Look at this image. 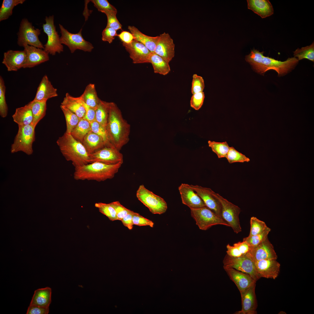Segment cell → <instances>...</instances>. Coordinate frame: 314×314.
Here are the masks:
<instances>
[{
  "label": "cell",
  "instance_id": "7dc6e473",
  "mask_svg": "<svg viewBox=\"0 0 314 314\" xmlns=\"http://www.w3.org/2000/svg\"><path fill=\"white\" fill-rule=\"evenodd\" d=\"M107 17V27H109L117 31L122 29V25L116 17L117 12L107 11L104 13Z\"/></svg>",
  "mask_w": 314,
  "mask_h": 314
},
{
  "label": "cell",
  "instance_id": "9a60e30c",
  "mask_svg": "<svg viewBox=\"0 0 314 314\" xmlns=\"http://www.w3.org/2000/svg\"><path fill=\"white\" fill-rule=\"evenodd\" d=\"M122 44L133 63H149L151 52L144 45L135 40L130 44L122 43Z\"/></svg>",
  "mask_w": 314,
  "mask_h": 314
},
{
  "label": "cell",
  "instance_id": "2e32d148",
  "mask_svg": "<svg viewBox=\"0 0 314 314\" xmlns=\"http://www.w3.org/2000/svg\"><path fill=\"white\" fill-rule=\"evenodd\" d=\"M26 58V53L24 50H10L4 53L2 63L6 66L8 71H16L23 68Z\"/></svg>",
  "mask_w": 314,
  "mask_h": 314
},
{
  "label": "cell",
  "instance_id": "e575fe53",
  "mask_svg": "<svg viewBox=\"0 0 314 314\" xmlns=\"http://www.w3.org/2000/svg\"><path fill=\"white\" fill-rule=\"evenodd\" d=\"M25 0H3L0 9V21L8 19L12 14L14 7L22 4Z\"/></svg>",
  "mask_w": 314,
  "mask_h": 314
},
{
  "label": "cell",
  "instance_id": "d6986e66",
  "mask_svg": "<svg viewBox=\"0 0 314 314\" xmlns=\"http://www.w3.org/2000/svg\"><path fill=\"white\" fill-rule=\"evenodd\" d=\"M254 262L257 272L260 278L274 279L278 276L281 265L276 260L263 259Z\"/></svg>",
  "mask_w": 314,
  "mask_h": 314
},
{
  "label": "cell",
  "instance_id": "74e56055",
  "mask_svg": "<svg viewBox=\"0 0 314 314\" xmlns=\"http://www.w3.org/2000/svg\"><path fill=\"white\" fill-rule=\"evenodd\" d=\"M294 57L300 60L303 59H307L314 62V42L309 46L298 48L293 52Z\"/></svg>",
  "mask_w": 314,
  "mask_h": 314
},
{
  "label": "cell",
  "instance_id": "9f6ffc18",
  "mask_svg": "<svg viewBox=\"0 0 314 314\" xmlns=\"http://www.w3.org/2000/svg\"><path fill=\"white\" fill-rule=\"evenodd\" d=\"M233 245L238 248L243 256L249 253L252 248L246 242L244 241L235 243Z\"/></svg>",
  "mask_w": 314,
  "mask_h": 314
},
{
  "label": "cell",
  "instance_id": "7c38bea8",
  "mask_svg": "<svg viewBox=\"0 0 314 314\" xmlns=\"http://www.w3.org/2000/svg\"><path fill=\"white\" fill-rule=\"evenodd\" d=\"M223 262V267L233 268L247 274L256 281L260 278L257 272L254 262L247 254L235 258L226 254Z\"/></svg>",
  "mask_w": 314,
  "mask_h": 314
},
{
  "label": "cell",
  "instance_id": "681fc988",
  "mask_svg": "<svg viewBox=\"0 0 314 314\" xmlns=\"http://www.w3.org/2000/svg\"><path fill=\"white\" fill-rule=\"evenodd\" d=\"M110 204L115 210L117 220H121L127 215L133 212L124 207L119 201L113 202Z\"/></svg>",
  "mask_w": 314,
  "mask_h": 314
},
{
  "label": "cell",
  "instance_id": "8fae6325",
  "mask_svg": "<svg viewBox=\"0 0 314 314\" xmlns=\"http://www.w3.org/2000/svg\"><path fill=\"white\" fill-rule=\"evenodd\" d=\"M45 23L42 25L44 32L47 35V40L44 45V50L49 54L55 55L63 51V47L60 41V37L56 31L54 23V16L46 17Z\"/></svg>",
  "mask_w": 314,
  "mask_h": 314
},
{
  "label": "cell",
  "instance_id": "ac0fdd59",
  "mask_svg": "<svg viewBox=\"0 0 314 314\" xmlns=\"http://www.w3.org/2000/svg\"><path fill=\"white\" fill-rule=\"evenodd\" d=\"M247 254L254 262L263 259L276 260L277 258L274 247L268 238L252 247Z\"/></svg>",
  "mask_w": 314,
  "mask_h": 314
},
{
  "label": "cell",
  "instance_id": "91938a15",
  "mask_svg": "<svg viewBox=\"0 0 314 314\" xmlns=\"http://www.w3.org/2000/svg\"><path fill=\"white\" fill-rule=\"evenodd\" d=\"M135 213L133 212L132 213L128 214L121 220L124 225L129 230H131L133 228V224L132 217L133 215Z\"/></svg>",
  "mask_w": 314,
  "mask_h": 314
},
{
  "label": "cell",
  "instance_id": "bcb514c9",
  "mask_svg": "<svg viewBox=\"0 0 314 314\" xmlns=\"http://www.w3.org/2000/svg\"><path fill=\"white\" fill-rule=\"evenodd\" d=\"M91 1L99 11L103 13L107 11L117 12L116 8L107 0H92Z\"/></svg>",
  "mask_w": 314,
  "mask_h": 314
},
{
  "label": "cell",
  "instance_id": "11a10c76",
  "mask_svg": "<svg viewBox=\"0 0 314 314\" xmlns=\"http://www.w3.org/2000/svg\"><path fill=\"white\" fill-rule=\"evenodd\" d=\"M49 307H42L34 305H30L28 307L27 314H47L49 312Z\"/></svg>",
  "mask_w": 314,
  "mask_h": 314
},
{
  "label": "cell",
  "instance_id": "6f0895ef",
  "mask_svg": "<svg viewBox=\"0 0 314 314\" xmlns=\"http://www.w3.org/2000/svg\"><path fill=\"white\" fill-rule=\"evenodd\" d=\"M122 43L127 44L131 43L134 40V37L130 33L126 31H123L117 36Z\"/></svg>",
  "mask_w": 314,
  "mask_h": 314
},
{
  "label": "cell",
  "instance_id": "d590c367",
  "mask_svg": "<svg viewBox=\"0 0 314 314\" xmlns=\"http://www.w3.org/2000/svg\"><path fill=\"white\" fill-rule=\"evenodd\" d=\"M110 102L101 100L96 110L95 120L106 127L108 117Z\"/></svg>",
  "mask_w": 314,
  "mask_h": 314
},
{
  "label": "cell",
  "instance_id": "d4e9b609",
  "mask_svg": "<svg viewBox=\"0 0 314 314\" xmlns=\"http://www.w3.org/2000/svg\"><path fill=\"white\" fill-rule=\"evenodd\" d=\"M248 8L260 16L262 18L274 14L273 6L268 0H247Z\"/></svg>",
  "mask_w": 314,
  "mask_h": 314
},
{
  "label": "cell",
  "instance_id": "277c9868",
  "mask_svg": "<svg viewBox=\"0 0 314 314\" xmlns=\"http://www.w3.org/2000/svg\"><path fill=\"white\" fill-rule=\"evenodd\" d=\"M56 143L66 160L72 162L75 167L89 163V154L84 145L70 133L65 132Z\"/></svg>",
  "mask_w": 314,
  "mask_h": 314
},
{
  "label": "cell",
  "instance_id": "603a6c76",
  "mask_svg": "<svg viewBox=\"0 0 314 314\" xmlns=\"http://www.w3.org/2000/svg\"><path fill=\"white\" fill-rule=\"evenodd\" d=\"M256 283L254 284L241 294L242 308L236 314H255L257 313V301L255 292Z\"/></svg>",
  "mask_w": 314,
  "mask_h": 314
},
{
  "label": "cell",
  "instance_id": "83f0119b",
  "mask_svg": "<svg viewBox=\"0 0 314 314\" xmlns=\"http://www.w3.org/2000/svg\"><path fill=\"white\" fill-rule=\"evenodd\" d=\"M82 143L89 155L105 146L102 137L92 131L84 137Z\"/></svg>",
  "mask_w": 314,
  "mask_h": 314
},
{
  "label": "cell",
  "instance_id": "f6af8a7d",
  "mask_svg": "<svg viewBox=\"0 0 314 314\" xmlns=\"http://www.w3.org/2000/svg\"><path fill=\"white\" fill-rule=\"evenodd\" d=\"M90 123L91 131L102 137L104 141L105 146H113L109 141L106 127L95 120Z\"/></svg>",
  "mask_w": 314,
  "mask_h": 314
},
{
  "label": "cell",
  "instance_id": "d6a6232c",
  "mask_svg": "<svg viewBox=\"0 0 314 314\" xmlns=\"http://www.w3.org/2000/svg\"><path fill=\"white\" fill-rule=\"evenodd\" d=\"M149 61V63L151 64L155 73L165 75L170 71L169 63L154 53L151 52Z\"/></svg>",
  "mask_w": 314,
  "mask_h": 314
},
{
  "label": "cell",
  "instance_id": "e0dca14e",
  "mask_svg": "<svg viewBox=\"0 0 314 314\" xmlns=\"http://www.w3.org/2000/svg\"><path fill=\"white\" fill-rule=\"evenodd\" d=\"M190 185L201 199L206 206L221 217V204L214 195V191L210 188L197 185Z\"/></svg>",
  "mask_w": 314,
  "mask_h": 314
},
{
  "label": "cell",
  "instance_id": "f546056e",
  "mask_svg": "<svg viewBox=\"0 0 314 314\" xmlns=\"http://www.w3.org/2000/svg\"><path fill=\"white\" fill-rule=\"evenodd\" d=\"M12 117L14 121L18 126L31 124L33 120L32 110L28 104L17 108Z\"/></svg>",
  "mask_w": 314,
  "mask_h": 314
},
{
  "label": "cell",
  "instance_id": "f35d334b",
  "mask_svg": "<svg viewBox=\"0 0 314 314\" xmlns=\"http://www.w3.org/2000/svg\"><path fill=\"white\" fill-rule=\"evenodd\" d=\"M208 143L209 146L219 158H226L230 147L226 142H218L209 140Z\"/></svg>",
  "mask_w": 314,
  "mask_h": 314
},
{
  "label": "cell",
  "instance_id": "5b68a950",
  "mask_svg": "<svg viewBox=\"0 0 314 314\" xmlns=\"http://www.w3.org/2000/svg\"><path fill=\"white\" fill-rule=\"evenodd\" d=\"M35 128L31 124L18 126V132L11 146V153L22 151L28 155L32 154V145L35 139Z\"/></svg>",
  "mask_w": 314,
  "mask_h": 314
},
{
  "label": "cell",
  "instance_id": "ee69618b",
  "mask_svg": "<svg viewBox=\"0 0 314 314\" xmlns=\"http://www.w3.org/2000/svg\"><path fill=\"white\" fill-rule=\"evenodd\" d=\"M6 87L3 79L0 76V115L5 117L7 115L8 108L5 97Z\"/></svg>",
  "mask_w": 314,
  "mask_h": 314
},
{
  "label": "cell",
  "instance_id": "4dcf8cb0",
  "mask_svg": "<svg viewBox=\"0 0 314 314\" xmlns=\"http://www.w3.org/2000/svg\"><path fill=\"white\" fill-rule=\"evenodd\" d=\"M80 98L86 104L95 110L99 106L101 100L98 97L94 84L90 83L86 87Z\"/></svg>",
  "mask_w": 314,
  "mask_h": 314
},
{
  "label": "cell",
  "instance_id": "9c48e42d",
  "mask_svg": "<svg viewBox=\"0 0 314 314\" xmlns=\"http://www.w3.org/2000/svg\"><path fill=\"white\" fill-rule=\"evenodd\" d=\"M213 194L221 204L222 218L231 227L235 233H238L241 231L239 217L240 208L218 193L214 191Z\"/></svg>",
  "mask_w": 314,
  "mask_h": 314
},
{
  "label": "cell",
  "instance_id": "4316f807",
  "mask_svg": "<svg viewBox=\"0 0 314 314\" xmlns=\"http://www.w3.org/2000/svg\"><path fill=\"white\" fill-rule=\"evenodd\" d=\"M81 119L83 118L85 114V108L78 97H74L67 93L61 103Z\"/></svg>",
  "mask_w": 314,
  "mask_h": 314
},
{
  "label": "cell",
  "instance_id": "7402d4cb",
  "mask_svg": "<svg viewBox=\"0 0 314 314\" xmlns=\"http://www.w3.org/2000/svg\"><path fill=\"white\" fill-rule=\"evenodd\" d=\"M230 279L234 282L240 294L256 282L249 274L229 267H224Z\"/></svg>",
  "mask_w": 314,
  "mask_h": 314
},
{
  "label": "cell",
  "instance_id": "c3c4849f",
  "mask_svg": "<svg viewBox=\"0 0 314 314\" xmlns=\"http://www.w3.org/2000/svg\"><path fill=\"white\" fill-rule=\"evenodd\" d=\"M204 88V80L203 78L194 74L192 76L191 92L192 94L202 92Z\"/></svg>",
  "mask_w": 314,
  "mask_h": 314
},
{
  "label": "cell",
  "instance_id": "3957f363",
  "mask_svg": "<svg viewBox=\"0 0 314 314\" xmlns=\"http://www.w3.org/2000/svg\"><path fill=\"white\" fill-rule=\"evenodd\" d=\"M108 164L94 162L75 167L73 177L76 180L104 181L113 178L122 164Z\"/></svg>",
  "mask_w": 314,
  "mask_h": 314
},
{
  "label": "cell",
  "instance_id": "680465c9",
  "mask_svg": "<svg viewBox=\"0 0 314 314\" xmlns=\"http://www.w3.org/2000/svg\"><path fill=\"white\" fill-rule=\"evenodd\" d=\"M226 248L227 254L230 257L237 258L243 256L238 248L233 245L231 246L228 244Z\"/></svg>",
  "mask_w": 314,
  "mask_h": 314
},
{
  "label": "cell",
  "instance_id": "ab89813d",
  "mask_svg": "<svg viewBox=\"0 0 314 314\" xmlns=\"http://www.w3.org/2000/svg\"><path fill=\"white\" fill-rule=\"evenodd\" d=\"M95 206L98 208L101 213L105 215L110 220L113 221L117 220L115 210L110 203H97L95 204Z\"/></svg>",
  "mask_w": 314,
  "mask_h": 314
},
{
  "label": "cell",
  "instance_id": "cb8c5ba5",
  "mask_svg": "<svg viewBox=\"0 0 314 314\" xmlns=\"http://www.w3.org/2000/svg\"><path fill=\"white\" fill-rule=\"evenodd\" d=\"M58 95L57 89L53 87L47 76L45 75L39 85L33 100L47 101Z\"/></svg>",
  "mask_w": 314,
  "mask_h": 314
},
{
  "label": "cell",
  "instance_id": "816d5d0a",
  "mask_svg": "<svg viewBox=\"0 0 314 314\" xmlns=\"http://www.w3.org/2000/svg\"><path fill=\"white\" fill-rule=\"evenodd\" d=\"M132 220L133 225L139 226H148L153 227L154 223L151 220L146 218L135 212L133 215Z\"/></svg>",
  "mask_w": 314,
  "mask_h": 314
},
{
  "label": "cell",
  "instance_id": "60d3db41",
  "mask_svg": "<svg viewBox=\"0 0 314 314\" xmlns=\"http://www.w3.org/2000/svg\"><path fill=\"white\" fill-rule=\"evenodd\" d=\"M271 231L269 227L266 229L262 232L258 234L244 238L243 241L246 242L251 247H254L268 238V235Z\"/></svg>",
  "mask_w": 314,
  "mask_h": 314
},
{
  "label": "cell",
  "instance_id": "db71d44e",
  "mask_svg": "<svg viewBox=\"0 0 314 314\" xmlns=\"http://www.w3.org/2000/svg\"><path fill=\"white\" fill-rule=\"evenodd\" d=\"M79 99L84 106L85 111V116L83 118L91 123L95 120L96 110L86 104L78 97Z\"/></svg>",
  "mask_w": 314,
  "mask_h": 314
},
{
  "label": "cell",
  "instance_id": "6da1fadb",
  "mask_svg": "<svg viewBox=\"0 0 314 314\" xmlns=\"http://www.w3.org/2000/svg\"><path fill=\"white\" fill-rule=\"evenodd\" d=\"M264 52L254 49L250 53L245 56V60L251 66L256 72L264 75L270 70H275L278 76H283L294 69L299 63L295 57L289 58L281 61L263 55Z\"/></svg>",
  "mask_w": 314,
  "mask_h": 314
},
{
  "label": "cell",
  "instance_id": "ffe728a7",
  "mask_svg": "<svg viewBox=\"0 0 314 314\" xmlns=\"http://www.w3.org/2000/svg\"><path fill=\"white\" fill-rule=\"evenodd\" d=\"M182 203L190 209H195L206 206L196 192L187 184L182 183L179 187Z\"/></svg>",
  "mask_w": 314,
  "mask_h": 314
},
{
  "label": "cell",
  "instance_id": "f5cc1de1",
  "mask_svg": "<svg viewBox=\"0 0 314 314\" xmlns=\"http://www.w3.org/2000/svg\"><path fill=\"white\" fill-rule=\"evenodd\" d=\"M116 30L106 26L102 33L101 39L104 41L109 43L112 42L115 37L117 36Z\"/></svg>",
  "mask_w": 314,
  "mask_h": 314
},
{
  "label": "cell",
  "instance_id": "1f68e13d",
  "mask_svg": "<svg viewBox=\"0 0 314 314\" xmlns=\"http://www.w3.org/2000/svg\"><path fill=\"white\" fill-rule=\"evenodd\" d=\"M47 101H36L32 100L28 105L31 108L33 116L31 124L35 128L39 122L46 115Z\"/></svg>",
  "mask_w": 314,
  "mask_h": 314
},
{
  "label": "cell",
  "instance_id": "ba28073f",
  "mask_svg": "<svg viewBox=\"0 0 314 314\" xmlns=\"http://www.w3.org/2000/svg\"><path fill=\"white\" fill-rule=\"evenodd\" d=\"M191 215L194 219L199 229L206 230L212 226L222 225L227 226L229 225L220 216L206 206L190 209Z\"/></svg>",
  "mask_w": 314,
  "mask_h": 314
},
{
  "label": "cell",
  "instance_id": "7bdbcfd3",
  "mask_svg": "<svg viewBox=\"0 0 314 314\" xmlns=\"http://www.w3.org/2000/svg\"><path fill=\"white\" fill-rule=\"evenodd\" d=\"M226 158L230 163L249 162L250 161L249 158L236 150L233 147H230Z\"/></svg>",
  "mask_w": 314,
  "mask_h": 314
},
{
  "label": "cell",
  "instance_id": "94428289",
  "mask_svg": "<svg viewBox=\"0 0 314 314\" xmlns=\"http://www.w3.org/2000/svg\"><path fill=\"white\" fill-rule=\"evenodd\" d=\"M285 313H286L285 312H284L283 311H281L279 313V314H286Z\"/></svg>",
  "mask_w": 314,
  "mask_h": 314
},
{
  "label": "cell",
  "instance_id": "b9f144b4",
  "mask_svg": "<svg viewBox=\"0 0 314 314\" xmlns=\"http://www.w3.org/2000/svg\"><path fill=\"white\" fill-rule=\"evenodd\" d=\"M250 224L251 227L249 236L259 234L264 231L268 227L264 222L254 217L251 218Z\"/></svg>",
  "mask_w": 314,
  "mask_h": 314
},
{
  "label": "cell",
  "instance_id": "4fadbf2b",
  "mask_svg": "<svg viewBox=\"0 0 314 314\" xmlns=\"http://www.w3.org/2000/svg\"><path fill=\"white\" fill-rule=\"evenodd\" d=\"M89 163L99 162L108 164L123 162V156L119 150L113 146H105L89 155Z\"/></svg>",
  "mask_w": 314,
  "mask_h": 314
},
{
  "label": "cell",
  "instance_id": "5bb4252c",
  "mask_svg": "<svg viewBox=\"0 0 314 314\" xmlns=\"http://www.w3.org/2000/svg\"><path fill=\"white\" fill-rule=\"evenodd\" d=\"M154 53L169 63L175 54V44L173 40L168 33L160 35Z\"/></svg>",
  "mask_w": 314,
  "mask_h": 314
},
{
  "label": "cell",
  "instance_id": "8992f818",
  "mask_svg": "<svg viewBox=\"0 0 314 314\" xmlns=\"http://www.w3.org/2000/svg\"><path fill=\"white\" fill-rule=\"evenodd\" d=\"M40 34V30L35 28L27 19L24 18L20 22L17 34V44L20 47L27 45L44 49V46L39 38Z\"/></svg>",
  "mask_w": 314,
  "mask_h": 314
},
{
  "label": "cell",
  "instance_id": "8d00e7d4",
  "mask_svg": "<svg viewBox=\"0 0 314 314\" xmlns=\"http://www.w3.org/2000/svg\"><path fill=\"white\" fill-rule=\"evenodd\" d=\"M60 108L65 118L66 125V132L70 133L81 119L66 107L61 105Z\"/></svg>",
  "mask_w": 314,
  "mask_h": 314
},
{
  "label": "cell",
  "instance_id": "836d02e7",
  "mask_svg": "<svg viewBox=\"0 0 314 314\" xmlns=\"http://www.w3.org/2000/svg\"><path fill=\"white\" fill-rule=\"evenodd\" d=\"M91 131L90 123L85 119L82 118L70 133L75 139L82 143L84 137Z\"/></svg>",
  "mask_w": 314,
  "mask_h": 314
},
{
  "label": "cell",
  "instance_id": "f1b7e54d",
  "mask_svg": "<svg viewBox=\"0 0 314 314\" xmlns=\"http://www.w3.org/2000/svg\"><path fill=\"white\" fill-rule=\"evenodd\" d=\"M51 289L49 287L38 289L34 291L30 305L49 307L51 302Z\"/></svg>",
  "mask_w": 314,
  "mask_h": 314
},
{
  "label": "cell",
  "instance_id": "52a82bcc",
  "mask_svg": "<svg viewBox=\"0 0 314 314\" xmlns=\"http://www.w3.org/2000/svg\"><path fill=\"white\" fill-rule=\"evenodd\" d=\"M136 196L152 214H161L167 210V204L164 199L148 190L143 184L139 186Z\"/></svg>",
  "mask_w": 314,
  "mask_h": 314
},
{
  "label": "cell",
  "instance_id": "484cf974",
  "mask_svg": "<svg viewBox=\"0 0 314 314\" xmlns=\"http://www.w3.org/2000/svg\"><path fill=\"white\" fill-rule=\"evenodd\" d=\"M128 28L133 35L134 40L145 46L151 53H154L159 36L152 37L145 35L134 26H129Z\"/></svg>",
  "mask_w": 314,
  "mask_h": 314
},
{
  "label": "cell",
  "instance_id": "f907efd6",
  "mask_svg": "<svg viewBox=\"0 0 314 314\" xmlns=\"http://www.w3.org/2000/svg\"><path fill=\"white\" fill-rule=\"evenodd\" d=\"M204 98V94L203 92L193 94L190 101L191 107L196 110H198L203 105Z\"/></svg>",
  "mask_w": 314,
  "mask_h": 314
},
{
  "label": "cell",
  "instance_id": "44dd1931",
  "mask_svg": "<svg viewBox=\"0 0 314 314\" xmlns=\"http://www.w3.org/2000/svg\"><path fill=\"white\" fill-rule=\"evenodd\" d=\"M23 47L27 55L23 68H32L49 60V54L44 49L27 45Z\"/></svg>",
  "mask_w": 314,
  "mask_h": 314
},
{
  "label": "cell",
  "instance_id": "7a4b0ae2",
  "mask_svg": "<svg viewBox=\"0 0 314 314\" xmlns=\"http://www.w3.org/2000/svg\"><path fill=\"white\" fill-rule=\"evenodd\" d=\"M130 129V124L124 118L117 105L110 102L106 126L110 143L120 151L129 140Z\"/></svg>",
  "mask_w": 314,
  "mask_h": 314
},
{
  "label": "cell",
  "instance_id": "30bf717a",
  "mask_svg": "<svg viewBox=\"0 0 314 314\" xmlns=\"http://www.w3.org/2000/svg\"><path fill=\"white\" fill-rule=\"evenodd\" d=\"M61 36L60 37L61 43L67 46L71 53L77 49L84 51L90 52L94 48L92 44L85 40L81 33L82 29L77 33L69 32L61 24H59Z\"/></svg>",
  "mask_w": 314,
  "mask_h": 314
}]
</instances>
